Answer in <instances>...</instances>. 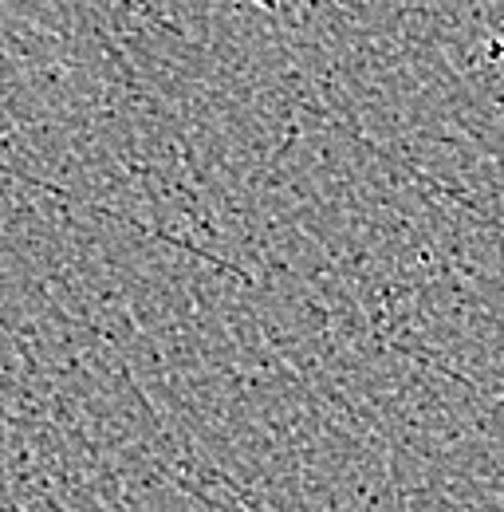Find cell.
Returning <instances> with one entry per match:
<instances>
[{
	"mask_svg": "<svg viewBox=\"0 0 504 512\" xmlns=\"http://www.w3.org/2000/svg\"><path fill=\"white\" fill-rule=\"evenodd\" d=\"M252 4L264 8V12H276V8H280V0H252Z\"/></svg>",
	"mask_w": 504,
	"mask_h": 512,
	"instance_id": "obj_1",
	"label": "cell"
}]
</instances>
